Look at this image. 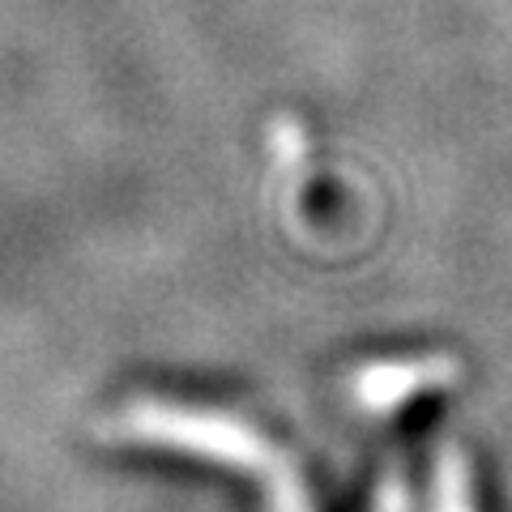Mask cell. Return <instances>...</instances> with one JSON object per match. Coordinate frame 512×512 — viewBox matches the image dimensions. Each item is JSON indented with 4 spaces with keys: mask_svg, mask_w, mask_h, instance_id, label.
Here are the masks:
<instances>
[{
    "mask_svg": "<svg viewBox=\"0 0 512 512\" xmlns=\"http://www.w3.org/2000/svg\"><path fill=\"white\" fill-rule=\"evenodd\" d=\"M457 363L453 359H419V363H376L363 367L355 380V397L367 410H389L397 402H406L410 393L431 389V384L453 380Z\"/></svg>",
    "mask_w": 512,
    "mask_h": 512,
    "instance_id": "cell-1",
    "label": "cell"
},
{
    "mask_svg": "<svg viewBox=\"0 0 512 512\" xmlns=\"http://www.w3.org/2000/svg\"><path fill=\"white\" fill-rule=\"evenodd\" d=\"M440 512H470L466 508V487H461V466L457 457H440Z\"/></svg>",
    "mask_w": 512,
    "mask_h": 512,
    "instance_id": "cell-2",
    "label": "cell"
},
{
    "mask_svg": "<svg viewBox=\"0 0 512 512\" xmlns=\"http://www.w3.org/2000/svg\"><path fill=\"white\" fill-rule=\"evenodd\" d=\"M380 512H402V500H397V491L384 495V508H380Z\"/></svg>",
    "mask_w": 512,
    "mask_h": 512,
    "instance_id": "cell-3",
    "label": "cell"
}]
</instances>
